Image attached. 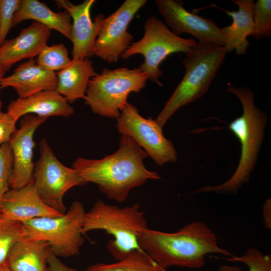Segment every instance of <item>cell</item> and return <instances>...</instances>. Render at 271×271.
<instances>
[{
	"mask_svg": "<svg viewBox=\"0 0 271 271\" xmlns=\"http://www.w3.org/2000/svg\"><path fill=\"white\" fill-rule=\"evenodd\" d=\"M146 152L129 136L121 135L118 150L101 159L78 158L72 167L83 180L97 184L106 197L118 203L125 202L130 191L148 180L161 179L159 174L147 169Z\"/></svg>",
	"mask_w": 271,
	"mask_h": 271,
	"instance_id": "obj_1",
	"label": "cell"
},
{
	"mask_svg": "<svg viewBox=\"0 0 271 271\" xmlns=\"http://www.w3.org/2000/svg\"><path fill=\"white\" fill-rule=\"evenodd\" d=\"M140 248L161 267L189 268L202 267L206 256L219 254L233 255L219 246L215 234L201 221L195 220L175 232H166L149 228L139 238Z\"/></svg>",
	"mask_w": 271,
	"mask_h": 271,
	"instance_id": "obj_2",
	"label": "cell"
},
{
	"mask_svg": "<svg viewBox=\"0 0 271 271\" xmlns=\"http://www.w3.org/2000/svg\"><path fill=\"white\" fill-rule=\"evenodd\" d=\"M227 91L238 98L243 107L242 114L231 121L228 126L240 141V161L236 171L226 182L217 186L200 188L193 193H236L241 186L248 181L256 161L263 138L267 116L255 106L254 95L250 90L229 86Z\"/></svg>",
	"mask_w": 271,
	"mask_h": 271,
	"instance_id": "obj_3",
	"label": "cell"
},
{
	"mask_svg": "<svg viewBox=\"0 0 271 271\" xmlns=\"http://www.w3.org/2000/svg\"><path fill=\"white\" fill-rule=\"evenodd\" d=\"M226 54L223 46L196 42L183 60L185 71L182 80L155 119L159 124L163 127L179 108L206 92Z\"/></svg>",
	"mask_w": 271,
	"mask_h": 271,
	"instance_id": "obj_4",
	"label": "cell"
},
{
	"mask_svg": "<svg viewBox=\"0 0 271 271\" xmlns=\"http://www.w3.org/2000/svg\"><path fill=\"white\" fill-rule=\"evenodd\" d=\"M148 228L145 213L139 204L119 207L99 199L86 213L82 232L102 230L112 236L107 249L117 261L133 251L142 250L139 238Z\"/></svg>",
	"mask_w": 271,
	"mask_h": 271,
	"instance_id": "obj_5",
	"label": "cell"
},
{
	"mask_svg": "<svg viewBox=\"0 0 271 271\" xmlns=\"http://www.w3.org/2000/svg\"><path fill=\"white\" fill-rule=\"evenodd\" d=\"M148 77L140 68H103L89 81L85 104L99 115L117 119L126 105L131 92H139L147 83Z\"/></svg>",
	"mask_w": 271,
	"mask_h": 271,
	"instance_id": "obj_6",
	"label": "cell"
},
{
	"mask_svg": "<svg viewBox=\"0 0 271 271\" xmlns=\"http://www.w3.org/2000/svg\"><path fill=\"white\" fill-rule=\"evenodd\" d=\"M86 213L83 204L75 201L62 216L37 218L22 222L24 236L46 241L57 257L76 255L84 241L82 229Z\"/></svg>",
	"mask_w": 271,
	"mask_h": 271,
	"instance_id": "obj_7",
	"label": "cell"
},
{
	"mask_svg": "<svg viewBox=\"0 0 271 271\" xmlns=\"http://www.w3.org/2000/svg\"><path fill=\"white\" fill-rule=\"evenodd\" d=\"M142 39L132 43L120 58L125 59L134 55H143L144 61L139 68L151 81L162 86L159 80L163 73L160 68L162 62L173 53L186 54L197 42L194 38H183L176 35L162 20L154 16L146 19Z\"/></svg>",
	"mask_w": 271,
	"mask_h": 271,
	"instance_id": "obj_8",
	"label": "cell"
},
{
	"mask_svg": "<svg viewBox=\"0 0 271 271\" xmlns=\"http://www.w3.org/2000/svg\"><path fill=\"white\" fill-rule=\"evenodd\" d=\"M40 158L35 165L34 185L44 202L62 213L67 211L64 203L65 194L75 186L87 183L77 171L64 165L57 158L46 139L39 142Z\"/></svg>",
	"mask_w": 271,
	"mask_h": 271,
	"instance_id": "obj_9",
	"label": "cell"
},
{
	"mask_svg": "<svg viewBox=\"0 0 271 271\" xmlns=\"http://www.w3.org/2000/svg\"><path fill=\"white\" fill-rule=\"evenodd\" d=\"M117 130L131 138L160 166L177 160L173 144L166 138L155 119L146 118L136 106L127 103L117 118Z\"/></svg>",
	"mask_w": 271,
	"mask_h": 271,
	"instance_id": "obj_10",
	"label": "cell"
},
{
	"mask_svg": "<svg viewBox=\"0 0 271 271\" xmlns=\"http://www.w3.org/2000/svg\"><path fill=\"white\" fill-rule=\"evenodd\" d=\"M147 0H125L108 17L99 30L94 48V55L109 63H116L131 44L133 36L128 25Z\"/></svg>",
	"mask_w": 271,
	"mask_h": 271,
	"instance_id": "obj_11",
	"label": "cell"
},
{
	"mask_svg": "<svg viewBox=\"0 0 271 271\" xmlns=\"http://www.w3.org/2000/svg\"><path fill=\"white\" fill-rule=\"evenodd\" d=\"M34 114L22 117L19 128L12 136L10 144L13 155V172L10 188L17 189L33 183L34 133L47 119Z\"/></svg>",
	"mask_w": 271,
	"mask_h": 271,
	"instance_id": "obj_12",
	"label": "cell"
},
{
	"mask_svg": "<svg viewBox=\"0 0 271 271\" xmlns=\"http://www.w3.org/2000/svg\"><path fill=\"white\" fill-rule=\"evenodd\" d=\"M156 5L168 26L176 35L188 33L196 38L198 42L224 46L221 29L212 20L188 11L180 3L174 0H157Z\"/></svg>",
	"mask_w": 271,
	"mask_h": 271,
	"instance_id": "obj_13",
	"label": "cell"
},
{
	"mask_svg": "<svg viewBox=\"0 0 271 271\" xmlns=\"http://www.w3.org/2000/svg\"><path fill=\"white\" fill-rule=\"evenodd\" d=\"M55 2L59 8L67 11L72 19L70 40L73 44V59L92 57L97 34L105 18L103 14H100L92 21L90 10L95 1L85 0L79 5L66 0H57Z\"/></svg>",
	"mask_w": 271,
	"mask_h": 271,
	"instance_id": "obj_14",
	"label": "cell"
},
{
	"mask_svg": "<svg viewBox=\"0 0 271 271\" xmlns=\"http://www.w3.org/2000/svg\"><path fill=\"white\" fill-rule=\"evenodd\" d=\"M64 214L47 206L33 183L17 189H9L0 203V215L21 222L37 218L56 217Z\"/></svg>",
	"mask_w": 271,
	"mask_h": 271,
	"instance_id": "obj_15",
	"label": "cell"
},
{
	"mask_svg": "<svg viewBox=\"0 0 271 271\" xmlns=\"http://www.w3.org/2000/svg\"><path fill=\"white\" fill-rule=\"evenodd\" d=\"M51 30L34 21L29 27L22 30L18 36L6 40L0 46V64L5 72L17 62L38 55L47 45Z\"/></svg>",
	"mask_w": 271,
	"mask_h": 271,
	"instance_id": "obj_16",
	"label": "cell"
},
{
	"mask_svg": "<svg viewBox=\"0 0 271 271\" xmlns=\"http://www.w3.org/2000/svg\"><path fill=\"white\" fill-rule=\"evenodd\" d=\"M7 112L17 121L29 114L47 118L51 116L67 117L73 114L74 109L56 90H47L11 101Z\"/></svg>",
	"mask_w": 271,
	"mask_h": 271,
	"instance_id": "obj_17",
	"label": "cell"
},
{
	"mask_svg": "<svg viewBox=\"0 0 271 271\" xmlns=\"http://www.w3.org/2000/svg\"><path fill=\"white\" fill-rule=\"evenodd\" d=\"M57 74L38 65L33 58L19 65L11 75L0 81V88H13L19 98L28 97L36 93L56 90Z\"/></svg>",
	"mask_w": 271,
	"mask_h": 271,
	"instance_id": "obj_18",
	"label": "cell"
},
{
	"mask_svg": "<svg viewBox=\"0 0 271 271\" xmlns=\"http://www.w3.org/2000/svg\"><path fill=\"white\" fill-rule=\"evenodd\" d=\"M238 7L237 11H229L219 8L231 17L232 23L229 26L221 28L224 40V47L227 53L233 50L238 55L244 54L249 43L247 39L253 29V0H233Z\"/></svg>",
	"mask_w": 271,
	"mask_h": 271,
	"instance_id": "obj_19",
	"label": "cell"
},
{
	"mask_svg": "<svg viewBox=\"0 0 271 271\" xmlns=\"http://www.w3.org/2000/svg\"><path fill=\"white\" fill-rule=\"evenodd\" d=\"M97 73L90 58L72 59L68 65L57 73L56 90L69 103L84 98L90 80Z\"/></svg>",
	"mask_w": 271,
	"mask_h": 271,
	"instance_id": "obj_20",
	"label": "cell"
},
{
	"mask_svg": "<svg viewBox=\"0 0 271 271\" xmlns=\"http://www.w3.org/2000/svg\"><path fill=\"white\" fill-rule=\"evenodd\" d=\"M27 20L39 22L71 39V17L66 10L54 12L44 3L37 0H21L20 6L13 17V27Z\"/></svg>",
	"mask_w": 271,
	"mask_h": 271,
	"instance_id": "obj_21",
	"label": "cell"
},
{
	"mask_svg": "<svg viewBox=\"0 0 271 271\" xmlns=\"http://www.w3.org/2000/svg\"><path fill=\"white\" fill-rule=\"evenodd\" d=\"M48 243L24 236L10 252L8 267L12 271H47Z\"/></svg>",
	"mask_w": 271,
	"mask_h": 271,
	"instance_id": "obj_22",
	"label": "cell"
},
{
	"mask_svg": "<svg viewBox=\"0 0 271 271\" xmlns=\"http://www.w3.org/2000/svg\"><path fill=\"white\" fill-rule=\"evenodd\" d=\"M86 271H167L158 265L142 250L130 252L124 258L111 263H98Z\"/></svg>",
	"mask_w": 271,
	"mask_h": 271,
	"instance_id": "obj_23",
	"label": "cell"
},
{
	"mask_svg": "<svg viewBox=\"0 0 271 271\" xmlns=\"http://www.w3.org/2000/svg\"><path fill=\"white\" fill-rule=\"evenodd\" d=\"M25 235L22 222L0 215V271L8 267V257L15 243Z\"/></svg>",
	"mask_w": 271,
	"mask_h": 271,
	"instance_id": "obj_24",
	"label": "cell"
},
{
	"mask_svg": "<svg viewBox=\"0 0 271 271\" xmlns=\"http://www.w3.org/2000/svg\"><path fill=\"white\" fill-rule=\"evenodd\" d=\"M71 61V59L68 56V50L63 44L51 46H45L36 60L38 65L54 72L66 67Z\"/></svg>",
	"mask_w": 271,
	"mask_h": 271,
	"instance_id": "obj_25",
	"label": "cell"
},
{
	"mask_svg": "<svg viewBox=\"0 0 271 271\" xmlns=\"http://www.w3.org/2000/svg\"><path fill=\"white\" fill-rule=\"evenodd\" d=\"M253 29L251 36L260 39L271 34V1L257 0L254 2Z\"/></svg>",
	"mask_w": 271,
	"mask_h": 271,
	"instance_id": "obj_26",
	"label": "cell"
},
{
	"mask_svg": "<svg viewBox=\"0 0 271 271\" xmlns=\"http://www.w3.org/2000/svg\"><path fill=\"white\" fill-rule=\"evenodd\" d=\"M229 262H239L246 264L248 271H271L270 255L264 254L254 247H249L241 256L225 257Z\"/></svg>",
	"mask_w": 271,
	"mask_h": 271,
	"instance_id": "obj_27",
	"label": "cell"
},
{
	"mask_svg": "<svg viewBox=\"0 0 271 271\" xmlns=\"http://www.w3.org/2000/svg\"><path fill=\"white\" fill-rule=\"evenodd\" d=\"M13 155L10 143L0 146V203L10 188Z\"/></svg>",
	"mask_w": 271,
	"mask_h": 271,
	"instance_id": "obj_28",
	"label": "cell"
},
{
	"mask_svg": "<svg viewBox=\"0 0 271 271\" xmlns=\"http://www.w3.org/2000/svg\"><path fill=\"white\" fill-rule=\"evenodd\" d=\"M21 2V0H0V46L13 27V17Z\"/></svg>",
	"mask_w": 271,
	"mask_h": 271,
	"instance_id": "obj_29",
	"label": "cell"
},
{
	"mask_svg": "<svg viewBox=\"0 0 271 271\" xmlns=\"http://www.w3.org/2000/svg\"><path fill=\"white\" fill-rule=\"evenodd\" d=\"M7 112L0 109V146L10 143L12 136L16 130V122Z\"/></svg>",
	"mask_w": 271,
	"mask_h": 271,
	"instance_id": "obj_30",
	"label": "cell"
},
{
	"mask_svg": "<svg viewBox=\"0 0 271 271\" xmlns=\"http://www.w3.org/2000/svg\"><path fill=\"white\" fill-rule=\"evenodd\" d=\"M47 271H79L70 267L61 262L50 249L47 259Z\"/></svg>",
	"mask_w": 271,
	"mask_h": 271,
	"instance_id": "obj_31",
	"label": "cell"
},
{
	"mask_svg": "<svg viewBox=\"0 0 271 271\" xmlns=\"http://www.w3.org/2000/svg\"><path fill=\"white\" fill-rule=\"evenodd\" d=\"M264 225L266 229L271 228V200L268 199L264 202L262 209Z\"/></svg>",
	"mask_w": 271,
	"mask_h": 271,
	"instance_id": "obj_32",
	"label": "cell"
},
{
	"mask_svg": "<svg viewBox=\"0 0 271 271\" xmlns=\"http://www.w3.org/2000/svg\"><path fill=\"white\" fill-rule=\"evenodd\" d=\"M218 271H243L242 269L238 266H233L227 264L221 265Z\"/></svg>",
	"mask_w": 271,
	"mask_h": 271,
	"instance_id": "obj_33",
	"label": "cell"
},
{
	"mask_svg": "<svg viewBox=\"0 0 271 271\" xmlns=\"http://www.w3.org/2000/svg\"><path fill=\"white\" fill-rule=\"evenodd\" d=\"M5 71L4 70L3 67L0 64V81L4 78ZM1 88H0V94H1Z\"/></svg>",
	"mask_w": 271,
	"mask_h": 271,
	"instance_id": "obj_34",
	"label": "cell"
},
{
	"mask_svg": "<svg viewBox=\"0 0 271 271\" xmlns=\"http://www.w3.org/2000/svg\"><path fill=\"white\" fill-rule=\"evenodd\" d=\"M2 105H3V103H2V100L0 99V109H1V108L2 107Z\"/></svg>",
	"mask_w": 271,
	"mask_h": 271,
	"instance_id": "obj_35",
	"label": "cell"
},
{
	"mask_svg": "<svg viewBox=\"0 0 271 271\" xmlns=\"http://www.w3.org/2000/svg\"><path fill=\"white\" fill-rule=\"evenodd\" d=\"M3 271H12V270H10L8 267H7L6 269H5L4 270H3Z\"/></svg>",
	"mask_w": 271,
	"mask_h": 271,
	"instance_id": "obj_36",
	"label": "cell"
}]
</instances>
